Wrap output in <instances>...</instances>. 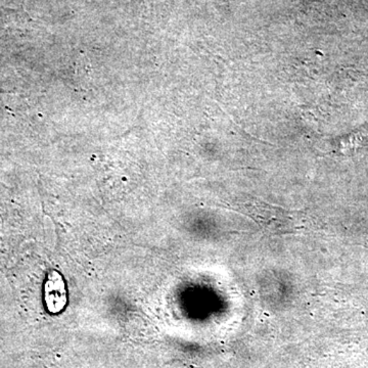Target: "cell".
<instances>
[{
  "instance_id": "obj_1",
  "label": "cell",
  "mask_w": 368,
  "mask_h": 368,
  "mask_svg": "<svg viewBox=\"0 0 368 368\" xmlns=\"http://www.w3.org/2000/svg\"><path fill=\"white\" fill-rule=\"evenodd\" d=\"M248 214L261 227L273 235H289L299 228V219L295 215L268 203L249 206Z\"/></svg>"
},
{
  "instance_id": "obj_2",
  "label": "cell",
  "mask_w": 368,
  "mask_h": 368,
  "mask_svg": "<svg viewBox=\"0 0 368 368\" xmlns=\"http://www.w3.org/2000/svg\"><path fill=\"white\" fill-rule=\"evenodd\" d=\"M45 299L47 307L52 312H58L66 304V290L61 276L54 272L45 285Z\"/></svg>"
}]
</instances>
